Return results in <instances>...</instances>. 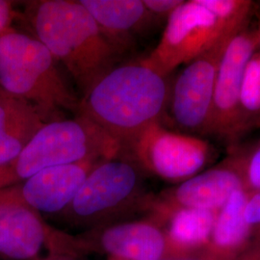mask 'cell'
<instances>
[{"mask_svg":"<svg viewBox=\"0 0 260 260\" xmlns=\"http://www.w3.org/2000/svg\"><path fill=\"white\" fill-rule=\"evenodd\" d=\"M109 260H119V259H114V258H109ZM191 260H204V259H202V258H198V259H191Z\"/></svg>","mask_w":260,"mask_h":260,"instance_id":"27","label":"cell"},{"mask_svg":"<svg viewBox=\"0 0 260 260\" xmlns=\"http://www.w3.org/2000/svg\"><path fill=\"white\" fill-rule=\"evenodd\" d=\"M239 32L216 19L201 0L184 1L169 17L157 46L143 61L166 77L178 66L187 65L220 41Z\"/></svg>","mask_w":260,"mask_h":260,"instance_id":"8","label":"cell"},{"mask_svg":"<svg viewBox=\"0 0 260 260\" xmlns=\"http://www.w3.org/2000/svg\"><path fill=\"white\" fill-rule=\"evenodd\" d=\"M121 150L118 140L82 116L47 121L13 163L0 167V190L17 185L47 168L106 159Z\"/></svg>","mask_w":260,"mask_h":260,"instance_id":"4","label":"cell"},{"mask_svg":"<svg viewBox=\"0 0 260 260\" xmlns=\"http://www.w3.org/2000/svg\"><path fill=\"white\" fill-rule=\"evenodd\" d=\"M245 218L251 233V249L260 245V191L250 193L245 206Z\"/></svg>","mask_w":260,"mask_h":260,"instance_id":"21","label":"cell"},{"mask_svg":"<svg viewBox=\"0 0 260 260\" xmlns=\"http://www.w3.org/2000/svg\"><path fill=\"white\" fill-rule=\"evenodd\" d=\"M206 9L224 25L234 31L248 26L253 3L250 0H201Z\"/></svg>","mask_w":260,"mask_h":260,"instance_id":"19","label":"cell"},{"mask_svg":"<svg viewBox=\"0 0 260 260\" xmlns=\"http://www.w3.org/2000/svg\"><path fill=\"white\" fill-rule=\"evenodd\" d=\"M249 196L245 189L238 190L218 210L210 239L200 258L234 260L251 249V233L245 218Z\"/></svg>","mask_w":260,"mask_h":260,"instance_id":"15","label":"cell"},{"mask_svg":"<svg viewBox=\"0 0 260 260\" xmlns=\"http://www.w3.org/2000/svg\"><path fill=\"white\" fill-rule=\"evenodd\" d=\"M79 1L121 56L132 47L136 34L158 19L146 8L143 0Z\"/></svg>","mask_w":260,"mask_h":260,"instance_id":"14","label":"cell"},{"mask_svg":"<svg viewBox=\"0 0 260 260\" xmlns=\"http://www.w3.org/2000/svg\"><path fill=\"white\" fill-rule=\"evenodd\" d=\"M25 17L34 37L65 68L82 94L118 65L121 55L80 1H30Z\"/></svg>","mask_w":260,"mask_h":260,"instance_id":"1","label":"cell"},{"mask_svg":"<svg viewBox=\"0 0 260 260\" xmlns=\"http://www.w3.org/2000/svg\"><path fill=\"white\" fill-rule=\"evenodd\" d=\"M0 89L34 106L47 121L79 109L80 99L47 47L13 27L0 35Z\"/></svg>","mask_w":260,"mask_h":260,"instance_id":"3","label":"cell"},{"mask_svg":"<svg viewBox=\"0 0 260 260\" xmlns=\"http://www.w3.org/2000/svg\"><path fill=\"white\" fill-rule=\"evenodd\" d=\"M233 37L220 41L188 63L175 81L169 94L171 117L185 134L206 136L219 66Z\"/></svg>","mask_w":260,"mask_h":260,"instance_id":"10","label":"cell"},{"mask_svg":"<svg viewBox=\"0 0 260 260\" xmlns=\"http://www.w3.org/2000/svg\"><path fill=\"white\" fill-rule=\"evenodd\" d=\"M145 172L122 149L91 171L62 215L66 223L89 230L120 222L135 211H147L152 195L145 188Z\"/></svg>","mask_w":260,"mask_h":260,"instance_id":"5","label":"cell"},{"mask_svg":"<svg viewBox=\"0 0 260 260\" xmlns=\"http://www.w3.org/2000/svg\"><path fill=\"white\" fill-rule=\"evenodd\" d=\"M255 52L246 66L240 92L242 115L248 128L260 120V79Z\"/></svg>","mask_w":260,"mask_h":260,"instance_id":"18","label":"cell"},{"mask_svg":"<svg viewBox=\"0 0 260 260\" xmlns=\"http://www.w3.org/2000/svg\"><path fill=\"white\" fill-rule=\"evenodd\" d=\"M122 149L145 173L176 184L201 173L215 152L207 141L169 130L160 121L150 123Z\"/></svg>","mask_w":260,"mask_h":260,"instance_id":"7","label":"cell"},{"mask_svg":"<svg viewBox=\"0 0 260 260\" xmlns=\"http://www.w3.org/2000/svg\"><path fill=\"white\" fill-rule=\"evenodd\" d=\"M103 160L93 158L47 168L10 188L21 202L41 215L62 214L73 203L86 177Z\"/></svg>","mask_w":260,"mask_h":260,"instance_id":"13","label":"cell"},{"mask_svg":"<svg viewBox=\"0 0 260 260\" xmlns=\"http://www.w3.org/2000/svg\"><path fill=\"white\" fill-rule=\"evenodd\" d=\"M146 8L159 19L169 17L184 2L183 0H143Z\"/></svg>","mask_w":260,"mask_h":260,"instance_id":"22","label":"cell"},{"mask_svg":"<svg viewBox=\"0 0 260 260\" xmlns=\"http://www.w3.org/2000/svg\"><path fill=\"white\" fill-rule=\"evenodd\" d=\"M16 16L13 2L0 0V35L13 27L12 23Z\"/></svg>","mask_w":260,"mask_h":260,"instance_id":"23","label":"cell"},{"mask_svg":"<svg viewBox=\"0 0 260 260\" xmlns=\"http://www.w3.org/2000/svg\"><path fill=\"white\" fill-rule=\"evenodd\" d=\"M77 238L81 254L94 251L119 260H183L165 229L150 218L106 224Z\"/></svg>","mask_w":260,"mask_h":260,"instance_id":"12","label":"cell"},{"mask_svg":"<svg viewBox=\"0 0 260 260\" xmlns=\"http://www.w3.org/2000/svg\"><path fill=\"white\" fill-rule=\"evenodd\" d=\"M244 189L249 193L260 191V142L255 149L245 154Z\"/></svg>","mask_w":260,"mask_h":260,"instance_id":"20","label":"cell"},{"mask_svg":"<svg viewBox=\"0 0 260 260\" xmlns=\"http://www.w3.org/2000/svg\"><path fill=\"white\" fill-rule=\"evenodd\" d=\"M169 94L166 77L143 60L117 65L84 93L77 115L100 126L123 148L150 123L160 121Z\"/></svg>","mask_w":260,"mask_h":260,"instance_id":"2","label":"cell"},{"mask_svg":"<svg viewBox=\"0 0 260 260\" xmlns=\"http://www.w3.org/2000/svg\"><path fill=\"white\" fill-rule=\"evenodd\" d=\"M50 260H71V259H67V258H53V259Z\"/></svg>","mask_w":260,"mask_h":260,"instance_id":"26","label":"cell"},{"mask_svg":"<svg viewBox=\"0 0 260 260\" xmlns=\"http://www.w3.org/2000/svg\"><path fill=\"white\" fill-rule=\"evenodd\" d=\"M217 212L183 208L152 220L165 229L182 259H198L209 242Z\"/></svg>","mask_w":260,"mask_h":260,"instance_id":"17","label":"cell"},{"mask_svg":"<svg viewBox=\"0 0 260 260\" xmlns=\"http://www.w3.org/2000/svg\"><path fill=\"white\" fill-rule=\"evenodd\" d=\"M255 32H256V37H257V41H258V49L260 50V19L258 21V25L255 29Z\"/></svg>","mask_w":260,"mask_h":260,"instance_id":"25","label":"cell"},{"mask_svg":"<svg viewBox=\"0 0 260 260\" xmlns=\"http://www.w3.org/2000/svg\"><path fill=\"white\" fill-rule=\"evenodd\" d=\"M245 154L234 152L218 165L152 196L146 212L159 217L176 209L218 211L234 192L244 189Z\"/></svg>","mask_w":260,"mask_h":260,"instance_id":"11","label":"cell"},{"mask_svg":"<svg viewBox=\"0 0 260 260\" xmlns=\"http://www.w3.org/2000/svg\"><path fill=\"white\" fill-rule=\"evenodd\" d=\"M234 260H260V245L245 251Z\"/></svg>","mask_w":260,"mask_h":260,"instance_id":"24","label":"cell"},{"mask_svg":"<svg viewBox=\"0 0 260 260\" xmlns=\"http://www.w3.org/2000/svg\"><path fill=\"white\" fill-rule=\"evenodd\" d=\"M256 50L255 29L244 28L229 43L217 74L206 136L232 144L248 129L242 115L240 92L246 66Z\"/></svg>","mask_w":260,"mask_h":260,"instance_id":"9","label":"cell"},{"mask_svg":"<svg viewBox=\"0 0 260 260\" xmlns=\"http://www.w3.org/2000/svg\"><path fill=\"white\" fill-rule=\"evenodd\" d=\"M46 122L34 106L0 89V167L13 163Z\"/></svg>","mask_w":260,"mask_h":260,"instance_id":"16","label":"cell"},{"mask_svg":"<svg viewBox=\"0 0 260 260\" xmlns=\"http://www.w3.org/2000/svg\"><path fill=\"white\" fill-rule=\"evenodd\" d=\"M72 259L81 255L76 235L49 225L42 215L21 202L12 188L0 190V257L10 260Z\"/></svg>","mask_w":260,"mask_h":260,"instance_id":"6","label":"cell"}]
</instances>
